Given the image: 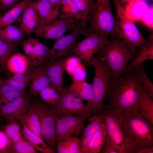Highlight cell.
Returning a JSON list of instances; mask_svg holds the SVG:
<instances>
[{"label": "cell", "instance_id": "obj_29", "mask_svg": "<svg viewBox=\"0 0 153 153\" xmlns=\"http://www.w3.org/2000/svg\"><path fill=\"white\" fill-rule=\"evenodd\" d=\"M140 113L153 125V100L148 92L141 98L136 106Z\"/></svg>", "mask_w": 153, "mask_h": 153}, {"label": "cell", "instance_id": "obj_52", "mask_svg": "<svg viewBox=\"0 0 153 153\" xmlns=\"http://www.w3.org/2000/svg\"><path fill=\"white\" fill-rule=\"evenodd\" d=\"M4 80H2L0 77V87L4 82Z\"/></svg>", "mask_w": 153, "mask_h": 153}, {"label": "cell", "instance_id": "obj_12", "mask_svg": "<svg viewBox=\"0 0 153 153\" xmlns=\"http://www.w3.org/2000/svg\"><path fill=\"white\" fill-rule=\"evenodd\" d=\"M76 21L69 17L60 18L34 29L32 33L37 36L47 39H57L67 31L73 30Z\"/></svg>", "mask_w": 153, "mask_h": 153}, {"label": "cell", "instance_id": "obj_39", "mask_svg": "<svg viewBox=\"0 0 153 153\" xmlns=\"http://www.w3.org/2000/svg\"><path fill=\"white\" fill-rule=\"evenodd\" d=\"M82 59L79 57L68 55L65 64V71L70 76L76 67L81 63Z\"/></svg>", "mask_w": 153, "mask_h": 153}, {"label": "cell", "instance_id": "obj_31", "mask_svg": "<svg viewBox=\"0 0 153 153\" xmlns=\"http://www.w3.org/2000/svg\"><path fill=\"white\" fill-rule=\"evenodd\" d=\"M26 94L25 91L16 89L4 81L0 87V107L14 99Z\"/></svg>", "mask_w": 153, "mask_h": 153}, {"label": "cell", "instance_id": "obj_19", "mask_svg": "<svg viewBox=\"0 0 153 153\" xmlns=\"http://www.w3.org/2000/svg\"><path fill=\"white\" fill-rule=\"evenodd\" d=\"M139 51L133 60L128 65L122 74L128 71L147 60L153 59V37L151 35L146 40L143 44L139 47Z\"/></svg>", "mask_w": 153, "mask_h": 153}, {"label": "cell", "instance_id": "obj_20", "mask_svg": "<svg viewBox=\"0 0 153 153\" xmlns=\"http://www.w3.org/2000/svg\"><path fill=\"white\" fill-rule=\"evenodd\" d=\"M107 137L106 127L103 123L88 142L85 153H103Z\"/></svg>", "mask_w": 153, "mask_h": 153}, {"label": "cell", "instance_id": "obj_44", "mask_svg": "<svg viewBox=\"0 0 153 153\" xmlns=\"http://www.w3.org/2000/svg\"><path fill=\"white\" fill-rule=\"evenodd\" d=\"M22 0H0V9L6 12Z\"/></svg>", "mask_w": 153, "mask_h": 153}, {"label": "cell", "instance_id": "obj_18", "mask_svg": "<svg viewBox=\"0 0 153 153\" xmlns=\"http://www.w3.org/2000/svg\"><path fill=\"white\" fill-rule=\"evenodd\" d=\"M30 2L22 12L19 27L28 35L32 33V31L39 26V23L37 13Z\"/></svg>", "mask_w": 153, "mask_h": 153}, {"label": "cell", "instance_id": "obj_10", "mask_svg": "<svg viewBox=\"0 0 153 153\" xmlns=\"http://www.w3.org/2000/svg\"><path fill=\"white\" fill-rule=\"evenodd\" d=\"M39 116L41 124V136L51 148L56 144L55 136V114L52 107L41 101L31 103Z\"/></svg>", "mask_w": 153, "mask_h": 153}, {"label": "cell", "instance_id": "obj_48", "mask_svg": "<svg viewBox=\"0 0 153 153\" xmlns=\"http://www.w3.org/2000/svg\"><path fill=\"white\" fill-rule=\"evenodd\" d=\"M57 151L58 153H70L69 147L65 140L57 143Z\"/></svg>", "mask_w": 153, "mask_h": 153}, {"label": "cell", "instance_id": "obj_8", "mask_svg": "<svg viewBox=\"0 0 153 153\" xmlns=\"http://www.w3.org/2000/svg\"><path fill=\"white\" fill-rule=\"evenodd\" d=\"M120 113L107 104L99 114L105 126L108 137L120 148L122 153H128Z\"/></svg>", "mask_w": 153, "mask_h": 153}, {"label": "cell", "instance_id": "obj_43", "mask_svg": "<svg viewBox=\"0 0 153 153\" xmlns=\"http://www.w3.org/2000/svg\"><path fill=\"white\" fill-rule=\"evenodd\" d=\"M104 153H122L120 148L108 137L107 139Z\"/></svg>", "mask_w": 153, "mask_h": 153}, {"label": "cell", "instance_id": "obj_50", "mask_svg": "<svg viewBox=\"0 0 153 153\" xmlns=\"http://www.w3.org/2000/svg\"><path fill=\"white\" fill-rule=\"evenodd\" d=\"M119 1L121 4H122L125 3L130 4L131 3L134 2L136 0H117Z\"/></svg>", "mask_w": 153, "mask_h": 153}, {"label": "cell", "instance_id": "obj_5", "mask_svg": "<svg viewBox=\"0 0 153 153\" xmlns=\"http://www.w3.org/2000/svg\"><path fill=\"white\" fill-rule=\"evenodd\" d=\"M94 67L95 75L92 84L94 99L91 108L94 115L99 114L103 108V100L109 90L112 76L110 69L104 60L96 56L91 61Z\"/></svg>", "mask_w": 153, "mask_h": 153}, {"label": "cell", "instance_id": "obj_38", "mask_svg": "<svg viewBox=\"0 0 153 153\" xmlns=\"http://www.w3.org/2000/svg\"><path fill=\"white\" fill-rule=\"evenodd\" d=\"M34 67L33 65H29L27 69L24 72L14 74L9 77L19 82L28 85L30 82Z\"/></svg>", "mask_w": 153, "mask_h": 153}, {"label": "cell", "instance_id": "obj_3", "mask_svg": "<svg viewBox=\"0 0 153 153\" xmlns=\"http://www.w3.org/2000/svg\"><path fill=\"white\" fill-rule=\"evenodd\" d=\"M95 54L108 64L113 79L121 76L128 63L135 58L137 52L121 39L115 38L109 40Z\"/></svg>", "mask_w": 153, "mask_h": 153}, {"label": "cell", "instance_id": "obj_21", "mask_svg": "<svg viewBox=\"0 0 153 153\" xmlns=\"http://www.w3.org/2000/svg\"><path fill=\"white\" fill-rule=\"evenodd\" d=\"M58 17H69L79 20L87 23L76 6L75 0H61L55 7Z\"/></svg>", "mask_w": 153, "mask_h": 153}, {"label": "cell", "instance_id": "obj_36", "mask_svg": "<svg viewBox=\"0 0 153 153\" xmlns=\"http://www.w3.org/2000/svg\"><path fill=\"white\" fill-rule=\"evenodd\" d=\"M134 68L137 75L144 88L148 90L151 97L153 98V84L146 73L143 63L140 64Z\"/></svg>", "mask_w": 153, "mask_h": 153}, {"label": "cell", "instance_id": "obj_7", "mask_svg": "<svg viewBox=\"0 0 153 153\" xmlns=\"http://www.w3.org/2000/svg\"><path fill=\"white\" fill-rule=\"evenodd\" d=\"M76 20L75 27L72 32L57 39L52 48L50 49L46 62L67 56L73 53L78 37L81 35L85 37L87 36V23L80 20Z\"/></svg>", "mask_w": 153, "mask_h": 153}, {"label": "cell", "instance_id": "obj_25", "mask_svg": "<svg viewBox=\"0 0 153 153\" xmlns=\"http://www.w3.org/2000/svg\"><path fill=\"white\" fill-rule=\"evenodd\" d=\"M16 119L30 130L41 137L40 119L35 109L31 105L27 112L16 117Z\"/></svg>", "mask_w": 153, "mask_h": 153}, {"label": "cell", "instance_id": "obj_34", "mask_svg": "<svg viewBox=\"0 0 153 153\" xmlns=\"http://www.w3.org/2000/svg\"><path fill=\"white\" fill-rule=\"evenodd\" d=\"M41 99L48 105L53 108L59 105L61 94L57 92L50 85L45 87L40 93Z\"/></svg>", "mask_w": 153, "mask_h": 153}, {"label": "cell", "instance_id": "obj_24", "mask_svg": "<svg viewBox=\"0 0 153 153\" xmlns=\"http://www.w3.org/2000/svg\"><path fill=\"white\" fill-rule=\"evenodd\" d=\"M89 120V123L84 128L80 139L81 153H85L88 142L103 123L99 114L94 115Z\"/></svg>", "mask_w": 153, "mask_h": 153}, {"label": "cell", "instance_id": "obj_2", "mask_svg": "<svg viewBox=\"0 0 153 153\" xmlns=\"http://www.w3.org/2000/svg\"><path fill=\"white\" fill-rule=\"evenodd\" d=\"M125 133L128 153H138L143 149L153 147V127L136 107L120 113Z\"/></svg>", "mask_w": 153, "mask_h": 153}, {"label": "cell", "instance_id": "obj_35", "mask_svg": "<svg viewBox=\"0 0 153 153\" xmlns=\"http://www.w3.org/2000/svg\"><path fill=\"white\" fill-rule=\"evenodd\" d=\"M4 130L9 142H17L22 140L23 138L22 130L15 120L5 127Z\"/></svg>", "mask_w": 153, "mask_h": 153}, {"label": "cell", "instance_id": "obj_15", "mask_svg": "<svg viewBox=\"0 0 153 153\" xmlns=\"http://www.w3.org/2000/svg\"><path fill=\"white\" fill-rule=\"evenodd\" d=\"M29 97L26 94L2 105L0 107V116L11 122L16 117L25 114L31 107Z\"/></svg>", "mask_w": 153, "mask_h": 153}, {"label": "cell", "instance_id": "obj_42", "mask_svg": "<svg viewBox=\"0 0 153 153\" xmlns=\"http://www.w3.org/2000/svg\"><path fill=\"white\" fill-rule=\"evenodd\" d=\"M67 143L70 153H81V143L77 136H71L65 139Z\"/></svg>", "mask_w": 153, "mask_h": 153}, {"label": "cell", "instance_id": "obj_22", "mask_svg": "<svg viewBox=\"0 0 153 153\" xmlns=\"http://www.w3.org/2000/svg\"><path fill=\"white\" fill-rule=\"evenodd\" d=\"M67 88L74 93L83 101H86V105L90 108L91 110L94 99L92 84L87 82L86 80L79 82H73Z\"/></svg>", "mask_w": 153, "mask_h": 153}, {"label": "cell", "instance_id": "obj_32", "mask_svg": "<svg viewBox=\"0 0 153 153\" xmlns=\"http://www.w3.org/2000/svg\"><path fill=\"white\" fill-rule=\"evenodd\" d=\"M19 43L8 42L0 39V64L4 69L7 68L8 61L15 52Z\"/></svg>", "mask_w": 153, "mask_h": 153}, {"label": "cell", "instance_id": "obj_49", "mask_svg": "<svg viewBox=\"0 0 153 153\" xmlns=\"http://www.w3.org/2000/svg\"><path fill=\"white\" fill-rule=\"evenodd\" d=\"M153 147L145 148L140 151L138 153H153Z\"/></svg>", "mask_w": 153, "mask_h": 153}, {"label": "cell", "instance_id": "obj_53", "mask_svg": "<svg viewBox=\"0 0 153 153\" xmlns=\"http://www.w3.org/2000/svg\"><path fill=\"white\" fill-rule=\"evenodd\" d=\"M150 0L152 1H153V0Z\"/></svg>", "mask_w": 153, "mask_h": 153}, {"label": "cell", "instance_id": "obj_13", "mask_svg": "<svg viewBox=\"0 0 153 153\" xmlns=\"http://www.w3.org/2000/svg\"><path fill=\"white\" fill-rule=\"evenodd\" d=\"M86 37L76 44L73 53L83 59L85 63L90 65L94 54L109 40L108 37L94 33H88Z\"/></svg>", "mask_w": 153, "mask_h": 153}, {"label": "cell", "instance_id": "obj_33", "mask_svg": "<svg viewBox=\"0 0 153 153\" xmlns=\"http://www.w3.org/2000/svg\"><path fill=\"white\" fill-rule=\"evenodd\" d=\"M2 152L14 153H37V150L23 138L20 141L9 142Z\"/></svg>", "mask_w": 153, "mask_h": 153}, {"label": "cell", "instance_id": "obj_9", "mask_svg": "<svg viewBox=\"0 0 153 153\" xmlns=\"http://www.w3.org/2000/svg\"><path fill=\"white\" fill-rule=\"evenodd\" d=\"M93 114L56 115L55 136L56 143L74 135L78 136L84 129V124Z\"/></svg>", "mask_w": 153, "mask_h": 153}, {"label": "cell", "instance_id": "obj_6", "mask_svg": "<svg viewBox=\"0 0 153 153\" xmlns=\"http://www.w3.org/2000/svg\"><path fill=\"white\" fill-rule=\"evenodd\" d=\"M112 1L116 9L115 21L120 38L135 50L136 47L144 43L146 40L132 20L128 16L120 2L117 0Z\"/></svg>", "mask_w": 153, "mask_h": 153}, {"label": "cell", "instance_id": "obj_37", "mask_svg": "<svg viewBox=\"0 0 153 153\" xmlns=\"http://www.w3.org/2000/svg\"><path fill=\"white\" fill-rule=\"evenodd\" d=\"M79 11L87 21L94 2L93 0H75Z\"/></svg>", "mask_w": 153, "mask_h": 153}, {"label": "cell", "instance_id": "obj_1", "mask_svg": "<svg viewBox=\"0 0 153 153\" xmlns=\"http://www.w3.org/2000/svg\"><path fill=\"white\" fill-rule=\"evenodd\" d=\"M112 79L105 97L107 103L122 113L133 109L141 97L148 92L139 77L134 68Z\"/></svg>", "mask_w": 153, "mask_h": 153}, {"label": "cell", "instance_id": "obj_46", "mask_svg": "<svg viewBox=\"0 0 153 153\" xmlns=\"http://www.w3.org/2000/svg\"><path fill=\"white\" fill-rule=\"evenodd\" d=\"M9 140L5 132L0 131V151L1 152L7 147Z\"/></svg>", "mask_w": 153, "mask_h": 153}, {"label": "cell", "instance_id": "obj_47", "mask_svg": "<svg viewBox=\"0 0 153 153\" xmlns=\"http://www.w3.org/2000/svg\"><path fill=\"white\" fill-rule=\"evenodd\" d=\"M142 20L147 25L152 28L153 12L152 10H147Z\"/></svg>", "mask_w": 153, "mask_h": 153}, {"label": "cell", "instance_id": "obj_41", "mask_svg": "<svg viewBox=\"0 0 153 153\" xmlns=\"http://www.w3.org/2000/svg\"><path fill=\"white\" fill-rule=\"evenodd\" d=\"M21 45L30 64L33 60L34 55V47L32 38H29L23 40L21 43Z\"/></svg>", "mask_w": 153, "mask_h": 153}, {"label": "cell", "instance_id": "obj_16", "mask_svg": "<svg viewBox=\"0 0 153 153\" xmlns=\"http://www.w3.org/2000/svg\"><path fill=\"white\" fill-rule=\"evenodd\" d=\"M30 83L29 97L37 96L50 85L49 80L42 63L34 67Z\"/></svg>", "mask_w": 153, "mask_h": 153}, {"label": "cell", "instance_id": "obj_17", "mask_svg": "<svg viewBox=\"0 0 153 153\" xmlns=\"http://www.w3.org/2000/svg\"><path fill=\"white\" fill-rule=\"evenodd\" d=\"M30 3L36 10L39 19V25L48 23L59 18L58 11L48 0H31Z\"/></svg>", "mask_w": 153, "mask_h": 153}, {"label": "cell", "instance_id": "obj_26", "mask_svg": "<svg viewBox=\"0 0 153 153\" xmlns=\"http://www.w3.org/2000/svg\"><path fill=\"white\" fill-rule=\"evenodd\" d=\"M32 0H22L0 17V29L11 25Z\"/></svg>", "mask_w": 153, "mask_h": 153}, {"label": "cell", "instance_id": "obj_45", "mask_svg": "<svg viewBox=\"0 0 153 153\" xmlns=\"http://www.w3.org/2000/svg\"><path fill=\"white\" fill-rule=\"evenodd\" d=\"M4 81L14 88L22 91H25V88L27 85L26 84L16 81L9 77L6 79L4 80Z\"/></svg>", "mask_w": 153, "mask_h": 153}, {"label": "cell", "instance_id": "obj_51", "mask_svg": "<svg viewBox=\"0 0 153 153\" xmlns=\"http://www.w3.org/2000/svg\"><path fill=\"white\" fill-rule=\"evenodd\" d=\"M55 8L61 0H48Z\"/></svg>", "mask_w": 153, "mask_h": 153}, {"label": "cell", "instance_id": "obj_14", "mask_svg": "<svg viewBox=\"0 0 153 153\" xmlns=\"http://www.w3.org/2000/svg\"><path fill=\"white\" fill-rule=\"evenodd\" d=\"M68 56L42 63L49 80L50 85L60 94L63 88L65 64Z\"/></svg>", "mask_w": 153, "mask_h": 153}, {"label": "cell", "instance_id": "obj_27", "mask_svg": "<svg viewBox=\"0 0 153 153\" xmlns=\"http://www.w3.org/2000/svg\"><path fill=\"white\" fill-rule=\"evenodd\" d=\"M30 65L27 58L20 52H16L8 59L7 68L14 74L22 73Z\"/></svg>", "mask_w": 153, "mask_h": 153}, {"label": "cell", "instance_id": "obj_11", "mask_svg": "<svg viewBox=\"0 0 153 153\" xmlns=\"http://www.w3.org/2000/svg\"><path fill=\"white\" fill-rule=\"evenodd\" d=\"M60 94L61 98L59 105L53 107L56 115L94 114L90 108L83 103V100L67 88H63Z\"/></svg>", "mask_w": 153, "mask_h": 153}, {"label": "cell", "instance_id": "obj_40", "mask_svg": "<svg viewBox=\"0 0 153 153\" xmlns=\"http://www.w3.org/2000/svg\"><path fill=\"white\" fill-rule=\"evenodd\" d=\"M73 82H79L86 80V72L84 65L80 63L70 76Z\"/></svg>", "mask_w": 153, "mask_h": 153}, {"label": "cell", "instance_id": "obj_23", "mask_svg": "<svg viewBox=\"0 0 153 153\" xmlns=\"http://www.w3.org/2000/svg\"><path fill=\"white\" fill-rule=\"evenodd\" d=\"M22 125L23 137L36 150L43 153L54 152L53 149L50 147L41 137L30 130L24 125Z\"/></svg>", "mask_w": 153, "mask_h": 153}, {"label": "cell", "instance_id": "obj_4", "mask_svg": "<svg viewBox=\"0 0 153 153\" xmlns=\"http://www.w3.org/2000/svg\"><path fill=\"white\" fill-rule=\"evenodd\" d=\"M87 33H94L112 39H120L110 0H96L89 14Z\"/></svg>", "mask_w": 153, "mask_h": 153}, {"label": "cell", "instance_id": "obj_30", "mask_svg": "<svg viewBox=\"0 0 153 153\" xmlns=\"http://www.w3.org/2000/svg\"><path fill=\"white\" fill-rule=\"evenodd\" d=\"M32 39L34 47V55L30 65L35 66L47 61L50 49L38 39Z\"/></svg>", "mask_w": 153, "mask_h": 153}, {"label": "cell", "instance_id": "obj_28", "mask_svg": "<svg viewBox=\"0 0 153 153\" xmlns=\"http://www.w3.org/2000/svg\"><path fill=\"white\" fill-rule=\"evenodd\" d=\"M26 34L20 27L12 25L0 29V39L7 42L22 41Z\"/></svg>", "mask_w": 153, "mask_h": 153}]
</instances>
